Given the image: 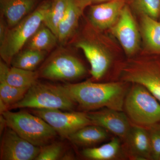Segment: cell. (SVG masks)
<instances>
[{"label":"cell","mask_w":160,"mask_h":160,"mask_svg":"<svg viewBox=\"0 0 160 160\" xmlns=\"http://www.w3.org/2000/svg\"></svg>","instance_id":"1f68e13d"},{"label":"cell","mask_w":160,"mask_h":160,"mask_svg":"<svg viewBox=\"0 0 160 160\" xmlns=\"http://www.w3.org/2000/svg\"><path fill=\"white\" fill-rule=\"evenodd\" d=\"M130 153L140 160L152 159L149 131L142 126L131 127L126 139Z\"/></svg>","instance_id":"e0dca14e"},{"label":"cell","mask_w":160,"mask_h":160,"mask_svg":"<svg viewBox=\"0 0 160 160\" xmlns=\"http://www.w3.org/2000/svg\"><path fill=\"white\" fill-rule=\"evenodd\" d=\"M49 52L24 48L19 52L11 60L12 67L35 71L45 60Z\"/></svg>","instance_id":"44dd1931"},{"label":"cell","mask_w":160,"mask_h":160,"mask_svg":"<svg viewBox=\"0 0 160 160\" xmlns=\"http://www.w3.org/2000/svg\"><path fill=\"white\" fill-rule=\"evenodd\" d=\"M9 28L6 20L0 16V44L5 39Z\"/></svg>","instance_id":"83f0119b"},{"label":"cell","mask_w":160,"mask_h":160,"mask_svg":"<svg viewBox=\"0 0 160 160\" xmlns=\"http://www.w3.org/2000/svg\"><path fill=\"white\" fill-rule=\"evenodd\" d=\"M92 4H99V3L105 2H109L112 0H89Z\"/></svg>","instance_id":"f1b7e54d"},{"label":"cell","mask_w":160,"mask_h":160,"mask_svg":"<svg viewBox=\"0 0 160 160\" xmlns=\"http://www.w3.org/2000/svg\"><path fill=\"white\" fill-rule=\"evenodd\" d=\"M75 105L61 86L38 81L29 87L24 98L9 109L29 108L70 111Z\"/></svg>","instance_id":"52a82bcc"},{"label":"cell","mask_w":160,"mask_h":160,"mask_svg":"<svg viewBox=\"0 0 160 160\" xmlns=\"http://www.w3.org/2000/svg\"><path fill=\"white\" fill-rule=\"evenodd\" d=\"M128 0H112L89 6L87 21L93 28L102 32L115 24Z\"/></svg>","instance_id":"7c38bea8"},{"label":"cell","mask_w":160,"mask_h":160,"mask_svg":"<svg viewBox=\"0 0 160 160\" xmlns=\"http://www.w3.org/2000/svg\"><path fill=\"white\" fill-rule=\"evenodd\" d=\"M92 5L89 0H69L66 14L58 28L59 45L66 46L78 30L80 19L86 8Z\"/></svg>","instance_id":"5bb4252c"},{"label":"cell","mask_w":160,"mask_h":160,"mask_svg":"<svg viewBox=\"0 0 160 160\" xmlns=\"http://www.w3.org/2000/svg\"><path fill=\"white\" fill-rule=\"evenodd\" d=\"M124 110L137 126L149 127L160 122V103L146 87L132 84L127 91Z\"/></svg>","instance_id":"8992f818"},{"label":"cell","mask_w":160,"mask_h":160,"mask_svg":"<svg viewBox=\"0 0 160 160\" xmlns=\"http://www.w3.org/2000/svg\"><path fill=\"white\" fill-rule=\"evenodd\" d=\"M121 151L119 139L114 138L109 142L96 148H87L82 151L84 158L92 160H111L117 158Z\"/></svg>","instance_id":"7402d4cb"},{"label":"cell","mask_w":160,"mask_h":160,"mask_svg":"<svg viewBox=\"0 0 160 160\" xmlns=\"http://www.w3.org/2000/svg\"><path fill=\"white\" fill-rule=\"evenodd\" d=\"M3 60L0 62V78L8 84L18 88H29L38 81V72L9 67Z\"/></svg>","instance_id":"ac0fdd59"},{"label":"cell","mask_w":160,"mask_h":160,"mask_svg":"<svg viewBox=\"0 0 160 160\" xmlns=\"http://www.w3.org/2000/svg\"><path fill=\"white\" fill-rule=\"evenodd\" d=\"M128 3L139 15L160 20V0H128Z\"/></svg>","instance_id":"d4e9b609"},{"label":"cell","mask_w":160,"mask_h":160,"mask_svg":"<svg viewBox=\"0 0 160 160\" xmlns=\"http://www.w3.org/2000/svg\"><path fill=\"white\" fill-rule=\"evenodd\" d=\"M58 44L57 37L43 22L28 40L24 48L49 52Z\"/></svg>","instance_id":"ffe728a7"},{"label":"cell","mask_w":160,"mask_h":160,"mask_svg":"<svg viewBox=\"0 0 160 160\" xmlns=\"http://www.w3.org/2000/svg\"><path fill=\"white\" fill-rule=\"evenodd\" d=\"M109 29L126 55L129 58L134 57L139 50L142 38L139 27L128 3L123 8L116 22Z\"/></svg>","instance_id":"30bf717a"},{"label":"cell","mask_w":160,"mask_h":160,"mask_svg":"<svg viewBox=\"0 0 160 160\" xmlns=\"http://www.w3.org/2000/svg\"><path fill=\"white\" fill-rule=\"evenodd\" d=\"M88 22L81 31L78 30L69 43L81 49L90 64L92 77L99 80L106 74L112 62V57L103 41L101 32Z\"/></svg>","instance_id":"7a4b0ae2"},{"label":"cell","mask_w":160,"mask_h":160,"mask_svg":"<svg viewBox=\"0 0 160 160\" xmlns=\"http://www.w3.org/2000/svg\"></svg>","instance_id":"4dcf8cb0"},{"label":"cell","mask_w":160,"mask_h":160,"mask_svg":"<svg viewBox=\"0 0 160 160\" xmlns=\"http://www.w3.org/2000/svg\"><path fill=\"white\" fill-rule=\"evenodd\" d=\"M108 136L107 131L102 127L91 124L79 129L67 138L78 146H90L102 142Z\"/></svg>","instance_id":"d6986e66"},{"label":"cell","mask_w":160,"mask_h":160,"mask_svg":"<svg viewBox=\"0 0 160 160\" xmlns=\"http://www.w3.org/2000/svg\"><path fill=\"white\" fill-rule=\"evenodd\" d=\"M40 2V0H0L1 16L11 28L32 12Z\"/></svg>","instance_id":"9a60e30c"},{"label":"cell","mask_w":160,"mask_h":160,"mask_svg":"<svg viewBox=\"0 0 160 160\" xmlns=\"http://www.w3.org/2000/svg\"><path fill=\"white\" fill-rule=\"evenodd\" d=\"M40 151V147L21 137L8 126L2 133L1 160H35Z\"/></svg>","instance_id":"8fae6325"},{"label":"cell","mask_w":160,"mask_h":160,"mask_svg":"<svg viewBox=\"0 0 160 160\" xmlns=\"http://www.w3.org/2000/svg\"><path fill=\"white\" fill-rule=\"evenodd\" d=\"M68 4L69 0H51L44 16L43 22L56 36L58 26L66 14Z\"/></svg>","instance_id":"cb8c5ba5"},{"label":"cell","mask_w":160,"mask_h":160,"mask_svg":"<svg viewBox=\"0 0 160 160\" xmlns=\"http://www.w3.org/2000/svg\"><path fill=\"white\" fill-rule=\"evenodd\" d=\"M124 82L68 84L61 88L76 104L86 111L102 108L123 111L127 91Z\"/></svg>","instance_id":"6da1fadb"},{"label":"cell","mask_w":160,"mask_h":160,"mask_svg":"<svg viewBox=\"0 0 160 160\" xmlns=\"http://www.w3.org/2000/svg\"><path fill=\"white\" fill-rule=\"evenodd\" d=\"M60 46L47 58L38 72L39 78L53 81H71L84 76L86 67L69 49Z\"/></svg>","instance_id":"ba28073f"},{"label":"cell","mask_w":160,"mask_h":160,"mask_svg":"<svg viewBox=\"0 0 160 160\" xmlns=\"http://www.w3.org/2000/svg\"><path fill=\"white\" fill-rule=\"evenodd\" d=\"M149 137L151 148L152 159L160 160V123L149 127Z\"/></svg>","instance_id":"4316f807"},{"label":"cell","mask_w":160,"mask_h":160,"mask_svg":"<svg viewBox=\"0 0 160 160\" xmlns=\"http://www.w3.org/2000/svg\"><path fill=\"white\" fill-rule=\"evenodd\" d=\"M121 81L146 87L160 103V55L132 57L120 68Z\"/></svg>","instance_id":"277c9868"},{"label":"cell","mask_w":160,"mask_h":160,"mask_svg":"<svg viewBox=\"0 0 160 160\" xmlns=\"http://www.w3.org/2000/svg\"><path fill=\"white\" fill-rule=\"evenodd\" d=\"M51 0H44L30 14L9 28L5 39L0 44L1 59L10 65L13 57L25 47L28 40L42 25Z\"/></svg>","instance_id":"3957f363"},{"label":"cell","mask_w":160,"mask_h":160,"mask_svg":"<svg viewBox=\"0 0 160 160\" xmlns=\"http://www.w3.org/2000/svg\"><path fill=\"white\" fill-rule=\"evenodd\" d=\"M159 21H160V20H159Z\"/></svg>","instance_id":"f546056e"},{"label":"cell","mask_w":160,"mask_h":160,"mask_svg":"<svg viewBox=\"0 0 160 160\" xmlns=\"http://www.w3.org/2000/svg\"><path fill=\"white\" fill-rule=\"evenodd\" d=\"M64 147L61 143H50L40 147V151L35 160L61 159L63 155Z\"/></svg>","instance_id":"484cf974"},{"label":"cell","mask_w":160,"mask_h":160,"mask_svg":"<svg viewBox=\"0 0 160 160\" xmlns=\"http://www.w3.org/2000/svg\"><path fill=\"white\" fill-rule=\"evenodd\" d=\"M29 88H18L0 78V110H9L12 105L21 101Z\"/></svg>","instance_id":"603a6c76"},{"label":"cell","mask_w":160,"mask_h":160,"mask_svg":"<svg viewBox=\"0 0 160 160\" xmlns=\"http://www.w3.org/2000/svg\"><path fill=\"white\" fill-rule=\"evenodd\" d=\"M86 114L92 124L102 127L122 139H126L131 129L129 118L123 111L103 108L88 112Z\"/></svg>","instance_id":"4fadbf2b"},{"label":"cell","mask_w":160,"mask_h":160,"mask_svg":"<svg viewBox=\"0 0 160 160\" xmlns=\"http://www.w3.org/2000/svg\"><path fill=\"white\" fill-rule=\"evenodd\" d=\"M30 112L46 121L62 138H67L81 128L92 124L84 112L48 109H30Z\"/></svg>","instance_id":"9c48e42d"},{"label":"cell","mask_w":160,"mask_h":160,"mask_svg":"<svg viewBox=\"0 0 160 160\" xmlns=\"http://www.w3.org/2000/svg\"><path fill=\"white\" fill-rule=\"evenodd\" d=\"M7 126L34 146L42 147L51 142L58 133L42 118L31 112L7 110L2 114Z\"/></svg>","instance_id":"5b68a950"},{"label":"cell","mask_w":160,"mask_h":160,"mask_svg":"<svg viewBox=\"0 0 160 160\" xmlns=\"http://www.w3.org/2000/svg\"><path fill=\"white\" fill-rule=\"evenodd\" d=\"M139 27L146 54L160 55V21L140 15Z\"/></svg>","instance_id":"2e32d148"}]
</instances>
